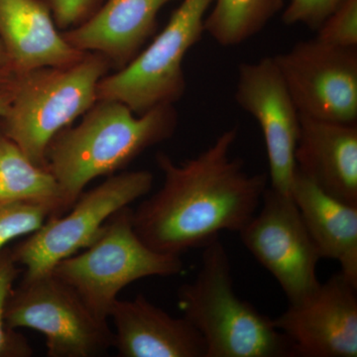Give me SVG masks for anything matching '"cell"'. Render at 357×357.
Wrapping results in <instances>:
<instances>
[{
	"label": "cell",
	"mask_w": 357,
	"mask_h": 357,
	"mask_svg": "<svg viewBox=\"0 0 357 357\" xmlns=\"http://www.w3.org/2000/svg\"><path fill=\"white\" fill-rule=\"evenodd\" d=\"M105 0H44L60 31L83 24L100 9Z\"/></svg>",
	"instance_id": "cb8c5ba5"
},
{
	"label": "cell",
	"mask_w": 357,
	"mask_h": 357,
	"mask_svg": "<svg viewBox=\"0 0 357 357\" xmlns=\"http://www.w3.org/2000/svg\"><path fill=\"white\" fill-rule=\"evenodd\" d=\"M56 217L51 206L33 202H0V250L13 239L38 230Z\"/></svg>",
	"instance_id": "44dd1931"
},
{
	"label": "cell",
	"mask_w": 357,
	"mask_h": 357,
	"mask_svg": "<svg viewBox=\"0 0 357 357\" xmlns=\"http://www.w3.org/2000/svg\"><path fill=\"white\" fill-rule=\"evenodd\" d=\"M283 6L284 0H213L204 33L220 46H238L261 32Z\"/></svg>",
	"instance_id": "d6986e66"
},
{
	"label": "cell",
	"mask_w": 357,
	"mask_h": 357,
	"mask_svg": "<svg viewBox=\"0 0 357 357\" xmlns=\"http://www.w3.org/2000/svg\"><path fill=\"white\" fill-rule=\"evenodd\" d=\"M0 202L48 204L61 217L64 195L48 169L35 165L15 142L0 130Z\"/></svg>",
	"instance_id": "ac0fdd59"
},
{
	"label": "cell",
	"mask_w": 357,
	"mask_h": 357,
	"mask_svg": "<svg viewBox=\"0 0 357 357\" xmlns=\"http://www.w3.org/2000/svg\"><path fill=\"white\" fill-rule=\"evenodd\" d=\"M317 31V39L324 43L357 48V0H344Z\"/></svg>",
	"instance_id": "7402d4cb"
},
{
	"label": "cell",
	"mask_w": 357,
	"mask_h": 357,
	"mask_svg": "<svg viewBox=\"0 0 357 357\" xmlns=\"http://www.w3.org/2000/svg\"><path fill=\"white\" fill-rule=\"evenodd\" d=\"M344 0H290L282 14L286 25L301 24L317 30Z\"/></svg>",
	"instance_id": "603a6c76"
},
{
	"label": "cell",
	"mask_w": 357,
	"mask_h": 357,
	"mask_svg": "<svg viewBox=\"0 0 357 357\" xmlns=\"http://www.w3.org/2000/svg\"><path fill=\"white\" fill-rule=\"evenodd\" d=\"M83 250L59 262L51 272L107 321L126 286L147 277L175 276L184 270L181 256L158 252L143 243L134 229L129 206L115 213Z\"/></svg>",
	"instance_id": "5b68a950"
},
{
	"label": "cell",
	"mask_w": 357,
	"mask_h": 357,
	"mask_svg": "<svg viewBox=\"0 0 357 357\" xmlns=\"http://www.w3.org/2000/svg\"><path fill=\"white\" fill-rule=\"evenodd\" d=\"M6 321L13 330L42 333L49 357L100 356L114 344L109 321L98 318L52 272L23 278L9 297Z\"/></svg>",
	"instance_id": "52a82bcc"
},
{
	"label": "cell",
	"mask_w": 357,
	"mask_h": 357,
	"mask_svg": "<svg viewBox=\"0 0 357 357\" xmlns=\"http://www.w3.org/2000/svg\"><path fill=\"white\" fill-rule=\"evenodd\" d=\"M290 195L321 259L338 262L357 286V206L321 191L297 170Z\"/></svg>",
	"instance_id": "e0dca14e"
},
{
	"label": "cell",
	"mask_w": 357,
	"mask_h": 357,
	"mask_svg": "<svg viewBox=\"0 0 357 357\" xmlns=\"http://www.w3.org/2000/svg\"><path fill=\"white\" fill-rule=\"evenodd\" d=\"M274 59L302 116L356 124L357 48L316 38L298 42Z\"/></svg>",
	"instance_id": "30bf717a"
},
{
	"label": "cell",
	"mask_w": 357,
	"mask_h": 357,
	"mask_svg": "<svg viewBox=\"0 0 357 357\" xmlns=\"http://www.w3.org/2000/svg\"><path fill=\"white\" fill-rule=\"evenodd\" d=\"M178 123L174 105L137 115L121 102L98 100L77 126L56 134L47 148V169L62 189L66 210L91 181L114 175L149 148L170 139Z\"/></svg>",
	"instance_id": "7a4b0ae2"
},
{
	"label": "cell",
	"mask_w": 357,
	"mask_h": 357,
	"mask_svg": "<svg viewBox=\"0 0 357 357\" xmlns=\"http://www.w3.org/2000/svg\"><path fill=\"white\" fill-rule=\"evenodd\" d=\"M0 70H9L8 61H7L6 51L2 46L1 41H0Z\"/></svg>",
	"instance_id": "4316f807"
},
{
	"label": "cell",
	"mask_w": 357,
	"mask_h": 357,
	"mask_svg": "<svg viewBox=\"0 0 357 357\" xmlns=\"http://www.w3.org/2000/svg\"><path fill=\"white\" fill-rule=\"evenodd\" d=\"M109 319L119 356L206 357L203 338L187 319L174 318L143 295L115 301Z\"/></svg>",
	"instance_id": "9a60e30c"
},
{
	"label": "cell",
	"mask_w": 357,
	"mask_h": 357,
	"mask_svg": "<svg viewBox=\"0 0 357 357\" xmlns=\"http://www.w3.org/2000/svg\"><path fill=\"white\" fill-rule=\"evenodd\" d=\"M213 3L181 0L164 29L132 62L100 79L98 100L121 102L137 115L178 102L187 89L183 62L206 34L204 18Z\"/></svg>",
	"instance_id": "8992f818"
},
{
	"label": "cell",
	"mask_w": 357,
	"mask_h": 357,
	"mask_svg": "<svg viewBox=\"0 0 357 357\" xmlns=\"http://www.w3.org/2000/svg\"><path fill=\"white\" fill-rule=\"evenodd\" d=\"M110 70L107 59L88 52L76 64L14 76L13 100L0 130L35 165L47 169L51 140L98 102V83Z\"/></svg>",
	"instance_id": "277c9868"
},
{
	"label": "cell",
	"mask_w": 357,
	"mask_h": 357,
	"mask_svg": "<svg viewBox=\"0 0 357 357\" xmlns=\"http://www.w3.org/2000/svg\"><path fill=\"white\" fill-rule=\"evenodd\" d=\"M203 249L198 274L178 289V306L203 338L206 357L295 356L273 319L237 295L220 237Z\"/></svg>",
	"instance_id": "3957f363"
},
{
	"label": "cell",
	"mask_w": 357,
	"mask_h": 357,
	"mask_svg": "<svg viewBox=\"0 0 357 357\" xmlns=\"http://www.w3.org/2000/svg\"><path fill=\"white\" fill-rule=\"evenodd\" d=\"M357 286L342 272L273 319L294 356H357Z\"/></svg>",
	"instance_id": "7c38bea8"
},
{
	"label": "cell",
	"mask_w": 357,
	"mask_h": 357,
	"mask_svg": "<svg viewBox=\"0 0 357 357\" xmlns=\"http://www.w3.org/2000/svg\"><path fill=\"white\" fill-rule=\"evenodd\" d=\"M13 250H0V357H30L34 351L24 335L6 325L7 303L21 270Z\"/></svg>",
	"instance_id": "ffe728a7"
},
{
	"label": "cell",
	"mask_w": 357,
	"mask_h": 357,
	"mask_svg": "<svg viewBox=\"0 0 357 357\" xmlns=\"http://www.w3.org/2000/svg\"><path fill=\"white\" fill-rule=\"evenodd\" d=\"M296 170L321 191L357 206V126L301 115Z\"/></svg>",
	"instance_id": "2e32d148"
},
{
	"label": "cell",
	"mask_w": 357,
	"mask_h": 357,
	"mask_svg": "<svg viewBox=\"0 0 357 357\" xmlns=\"http://www.w3.org/2000/svg\"><path fill=\"white\" fill-rule=\"evenodd\" d=\"M236 128L227 129L192 159L174 162L159 152L164 174L158 191L133 211L134 229L149 248L181 256L203 248L222 231L239 232L261 204L269 178L250 174L231 155Z\"/></svg>",
	"instance_id": "6da1fadb"
},
{
	"label": "cell",
	"mask_w": 357,
	"mask_h": 357,
	"mask_svg": "<svg viewBox=\"0 0 357 357\" xmlns=\"http://www.w3.org/2000/svg\"><path fill=\"white\" fill-rule=\"evenodd\" d=\"M238 234L289 304L300 302L321 283L317 275L321 257L290 194L268 185L259 208Z\"/></svg>",
	"instance_id": "9c48e42d"
},
{
	"label": "cell",
	"mask_w": 357,
	"mask_h": 357,
	"mask_svg": "<svg viewBox=\"0 0 357 357\" xmlns=\"http://www.w3.org/2000/svg\"><path fill=\"white\" fill-rule=\"evenodd\" d=\"M153 182L149 171H124L83 192L65 217L49 218L13 249L25 278L50 273L59 262L86 248L115 213L146 196Z\"/></svg>",
	"instance_id": "ba28073f"
},
{
	"label": "cell",
	"mask_w": 357,
	"mask_h": 357,
	"mask_svg": "<svg viewBox=\"0 0 357 357\" xmlns=\"http://www.w3.org/2000/svg\"><path fill=\"white\" fill-rule=\"evenodd\" d=\"M0 41L14 76L76 64L88 53L68 43L44 0H0Z\"/></svg>",
	"instance_id": "5bb4252c"
},
{
	"label": "cell",
	"mask_w": 357,
	"mask_h": 357,
	"mask_svg": "<svg viewBox=\"0 0 357 357\" xmlns=\"http://www.w3.org/2000/svg\"><path fill=\"white\" fill-rule=\"evenodd\" d=\"M14 79V77H13ZM13 98V79L10 84L0 89V119L6 114Z\"/></svg>",
	"instance_id": "d4e9b609"
},
{
	"label": "cell",
	"mask_w": 357,
	"mask_h": 357,
	"mask_svg": "<svg viewBox=\"0 0 357 357\" xmlns=\"http://www.w3.org/2000/svg\"><path fill=\"white\" fill-rule=\"evenodd\" d=\"M176 0H105L89 20L62 31L77 50L93 52L119 70L137 57L158 27L161 9Z\"/></svg>",
	"instance_id": "4fadbf2b"
},
{
	"label": "cell",
	"mask_w": 357,
	"mask_h": 357,
	"mask_svg": "<svg viewBox=\"0 0 357 357\" xmlns=\"http://www.w3.org/2000/svg\"><path fill=\"white\" fill-rule=\"evenodd\" d=\"M234 98L261 128L269 163V187L290 194L301 114L274 57L238 66Z\"/></svg>",
	"instance_id": "8fae6325"
},
{
	"label": "cell",
	"mask_w": 357,
	"mask_h": 357,
	"mask_svg": "<svg viewBox=\"0 0 357 357\" xmlns=\"http://www.w3.org/2000/svg\"><path fill=\"white\" fill-rule=\"evenodd\" d=\"M14 75L9 70H0V89L13 82Z\"/></svg>",
	"instance_id": "484cf974"
}]
</instances>
